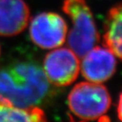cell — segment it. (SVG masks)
Masks as SVG:
<instances>
[{
    "label": "cell",
    "mask_w": 122,
    "mask_h": 122,
    "mask_svg": "<svg viewBox=\"0 0 122 122\" xmlns=\"http://www.w3.org/2000/svg\"><path fill=\"white\" fill-rule=\"evenodd\" d=\"M103 43L122 61V2L113 6L107 14L104 25Z\"/></svg>",
    "instance_id": "cell-8"
},
{
    "label": "cell",
    "mask_w": 122,
    "mask_h": 122,
    "mask_svg": "<svg viewBox=\"0 0 122 122\" xmlns=\"http://www.w3.org/2000/svg\"><path fill=\"white\" fill-rule=\"evenodd\" d=\"M62 9L72 23L67 35V45L82 58L100 40L93 13L86 0H64Z\"/></svg>",
    "instance_id": "cell-2"
},
{
    "label": "cell",
    "mask_w": 122,
    "mask_h": 122,
    "mask_svg": "<svg viewBox=\"0 0 122 122\" xmlns=\"http://www.w3.org/2000/svg\"><path fill=\"white\" fill-rule=\"evenodd\" d=\"M117 112V117L119 120H121L122 121V93L120 94V97H119Z\"/></svg>",
    "instance_id": "cell-10"
},
{
    "label": "cell",
    "mask_w": 122,
    "mask_h": 122,
    "mask_svg": "<svg viewBox=\"0 0 122 122\" xmlns=\"http://www.w3.org/2000/svg\"><path fill=\"white\" fill-rule=\"evenodd\" d=\"M52 94L53 88L38 63L22 61L0 69V97L13 105L39 106Z\"/></svg>",
    "instance_id": "cell-1"
},
{
    "label": "cell",
    "mask_w": 122,
    "mask_h": 122,
    "mask_svg": "<svg viewBox=\"0 0 122 122\" xmlns=\"http://www.w3.org/2000/svg\"><path fill=\"white\" fill-rule=\"evenodd\" d=\"M67 25L60 14L44 12L32 19L30 36L32 41L43 49H54L64 43Z\"/></svg>",
    "instance_id": "cell-5"
},
{
    "label": "cell",
    "mask_w": 122,
    "mask_h": 122,
    "mask_svg": "<svg viewBox=\"0 0 122 122\" xmlns=\"http://www.w3.org/2000/svg\"><path fill=\"white\" fill-rule=\"evenodd\" d=\"M67 105L71 113L79 120H100L110 108L111 96L104 85L81 82L69 93Z\"/></svg>",
    "instance_id": "cell-3"
},
{
    "label": "cell",
    "mask_w": 122,
    "mask_h": 122,
    "mask_svg": "<svg viewBox=\"0 0 122 122\" xmlns=\"http://www.w3.org/2000/svg\"><path fill=\"white\" fill-rule=\"evenodd\" d=\"M45 113L37 106L20 107L0 97V122L46 121Z\"/></svg>",
    "instance_id": "cell-9"
},
{
    "label": "cell",
    "mask_w": 122,
    "mask_h": 122,
    "mask_svg": "<svg viewBox=\"0 0 122 122\" xmlns=\"http://www.w3.org/2000/svg\"><path fill=\"white\" fill-rule=\"evenodd\" d=\"M43 71L53 86H69L76 80L80 71L79 56L70 48H54L45 56Z\"/></svg>",
    "instance_id": "cell-4"
},
{
    "label": "cell",
    "mask_w": 122,
    "mask_h": 122,
    "mask_svg": "<svg viewBox=\"0 0 122 122\" xmlns=\"http://www.w3.org/2000/svg\"><path fill=\"white\" fill-rule=\"evenodd\" d=\"M30 11L24 0H0V36H12L27 27Z\"/></svg>",
    "instance_id": "cell-7"
},
{
    "label": "cell",
    "mask_w": 122,
    "mask_h": 122,
    "mask_svg": "<svg viewBox=\"0 0 122 122\" xmlns=\"http://www.w3.org/2000/svg\"><path fill=\"white\" fill-rule=\"evenodd\" d=\"M116 56L106 47L96 46L82 57L80 70L87 81L102 83L115 74Z\"/></svg>",
    "instance_id": "cell-6"
}]
</instances>
